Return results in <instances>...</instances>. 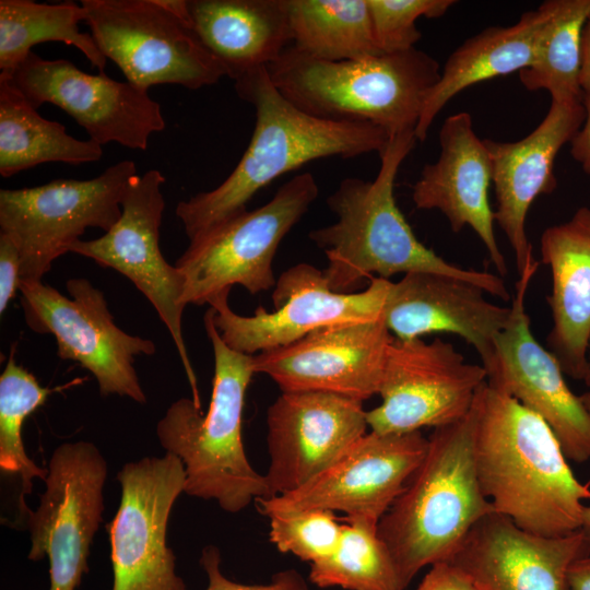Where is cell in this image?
Listing matches in <instances>:
<instances>
[{"instance_id": "17", "label": "cell", "mask_w": 590, "mask_h": 590, "mask_svg": "<svg viewBox=\"0 0 590 590\" xmlns=\"http://www.w3.org/2000/svg\"><path fill=\"white\" fill-rule=\"evenodd\" d=\"M428 438L421 430H370L299 488L255 502L264 516L303 509L341 511L345 519L379 522L423 461Z\"/></svg>"}, {"instance_id": "16", "label": "cell", "mask_w": 590, "mask_h": 590, "mask_svg": "<svg viewBox=\"0 0 590 590\" xmlns=\"http://www.w3.org/2000/svg\"><path fill=\"white\" fill-rule=\"evenodd\" d=\"M8 78L28 103H50L70 115L99 145L116 142L145 151L150 135L165 129L161 105L128 81L104 72L81 71L66 59H44L34 51Z\"/></svg>"}, {"instance_id": "27", "label": "cell", "mask_w": 590, "mask_h": 590, "mask_svg": "<svg viewBox=\"0 0 590 590\" xmlns=\"http://www.w3.org/2000/svg\"><path fill=\"white\" fill-rule=\"evenodd\" d=\"M547 16L543 2L536 10L521 14L507 27L492 26L467 39L447 59L440 76L427 95L414 130L423 142L442 107L467 87L530 67L538 39Z\"/></svg>"}, {"instance_id": "25", "label": "cell", "mask_w": 590, "mask_h": 590, "mask_svg": "<svg viewBox=\"0 0 590 590\" xmlns=\"http://www.w3.org/2000/svg\"><path fill=\"white\" fill-rule=\"evenodd\" d=\"M540 251L552 274L547 304L553 326L546 349L566 376L583 380L590 337V208L581 206L568 221L547 227Z\"/></svg>"}, {"instance_id": "38", "label": "cell", "mask_w": 590, "mask_h": 590, "mask_svg": "<svg viewBox=\"0 0 590 590\" xmlns=\"http://www.w3.org/2000/svg\"><path fill=\"white\" fill-rule=\"evenodd\" d=\"M415 590H479L472 579L449 560L429 567Z\"/></svg>"}, {"instance_id": "10", "label": "cell", "mask_w": 590, "mask_h": 590, "mask_svg": "<svg viewBox=\"0 0 590 590\" xmlns=\"http://www.w3.org/2000/svg\"><path fill=\"white\" fill-rule=\"evenodd\" d=\"M70 297L42 282H21V306L31 330L54 335L58 356L74 361L96 379L104 397L117 394L144 404L134 368L137 356H152L155 343L121 330L103 292L84 278L67 281Z\"/></svg>"}, {"instance_id": "33", "label": "cell", "mask_w": 590, "mask_h": 590, "mask_svg": "<svg viewBox=\"0 0 590 590\" xmlns=\"http://www.w3.org/2000/svg\"><path fill=\"white\" fill-rule=\"evenodd\" d=\"M12 347L0 376V469L5 474L21 477L22 492L19 512L27 505L25 494L33 489V480L45 481L47 469L38 467L27 455L22 438L25 418L43 405L52 391L42 387L35 376L19 365Z\"/></svg>"}, {"instance_id": "29", "label": "cell", "mask_w": 590, "mask_h": 590, "mask_svg": "<svg viewBox=\"0 0 590 590\" xmlns=\"http://www.w3.org/2000/svg\"><path fill=\"white\" fill-rule=\"evenodd\" d=\"M293 47L326 61L381 55L367 0H285Z\"/></svg>"}, {"instance_id": "26", "label": "cell", "mask_w": 590, "mask_h": 590, "mask_svg": "<svg viewBox=\"0 0 590 590\" xmlns=\"http://www.w3.org/2000/svg\"><path fill=\"white\" fill-rule=\"evenodd\" d=\"M192 28L234 81L288 47L285 0H187Z\"/></svg>"}, {"instance_id": "21", "label": "cell", "mask_w": 590, "mask_h": 590, "mask_svg": "<svg viewBox=\"0 0 590 590\" xmlns=\"http://www.w3.org/2000/svg\"><path fill=\"white\" fill-rule=\"evenodd\" d=\"M589 554L581 530L540 535L494 511L471 529L449 562L479 590H569L570 566Z\"/></svg>"}, {"instance_id": "42", "label": "cell", "mask_w": 590, "mask_h": 590, "mask_svg": "<svg viewBox=\"0 0 590 590\" xmlns=\"http://www.w3.org/2000/svg\"><path fill=\"white\" fill-rule=\"evenodd\" d=\"M590 542V504L586 505L582 514V524L580 529Z\"/></svg>"}, {"instance_id": "41", "label": "cell", "mask_w": 590, "mask_h": 590, "mask_svg": "<svg viewBox=\"0 0 590 590\" xmlns=\"http://www.w3.org/2000/svg\"><path fill=\"white\" fill-rule=\"evenodd\" d=\"M567 578L569 590H590V554L573 563Z\"/></svg>"}, {"instance_id": "37", "label": "cell", "mask_w": 590, "mask_h": 590, "mask_svg": "<svg viewBox=\"0 0 590 590\" xmlns=\"http://www.w3.org/2000/svg\"><path fill=\"white\" fill-rule=\"evenodd\" d=\"M21 257L15 243L0 233V314L20 287Z\"/></svg>"}, {"instance_id": "7", "label": "cell", "mask_w": 590, "mask_h": 590, "mask_svg": "<svg viewBox=\"0 0 590 590\" xmlns=\"http://www.w3.org/2000/svg\"><path fill=\"white\" fill-rule=\"evenodd\" d=\"M318 193L314 175L298 174L262 206L238 212L191 239L175 263L185 279L184 304H209L234 285L250 294L275 286L272 261L279 245Z\"/></svg>"}, {"instance_id": "2", "label": "cell", "mask_w": 590, "mask_h": 590, "mask_svg": "<svg viewBox=\"0 0 590 590\" xmlns=\"http://www.w3.org/2000/svg\"><path fill=\"white\" fill-rule=\"evenodd\" d=\"M235 91L253 106L255 129L221 185L177 204L176 215L189 240L246 210L252 197L278 177L319 158L380 155L390 140L385 130L368 122L322 119L300 110L273 85L267 67L235 80Z\"/></svg>"}, {"instance_id": "1", "label": "cell", "mask_w": 590, "mask_h": 590, "mask_svg": "<svg viewBox=\"0 0 590 590\" xmlns=\"http://www.w3.org/2000/svg\"><path fill=\"white\" fill-rule=\"evenodd\" d=\"M474 408L476 473L495 512L540 535L580 530L590 481L574 475L546 422L487 382Z\"/></svg>"}, {"instance_id": "40", "label": "cell", "mask_w": 590, "mask_h": 590, "mask_svg": "<svg viewBox=\"0 0 590 590\" xmlns=\"http://www.w3.org/2000/svg\"><path fill=\"white\" fill-rule=\"evenodd\" d=\"M579 84L583 96L590 97V15L581 33Z\"/></svg>"}, {"instance_id": "31", "label": "cell", "mask_w": 590, "mask_h": 590, "mask_svg": "<svg viewBox=\"0 0 590 590\" xmlns=\"http://www.w3.org/2000/svg\"><path fill=\"white\" fill-rule=\"evenodd\" d=\"M544 2L547 16L539 35L534 61L519 71L520 82L529 91H547L554 102H581V33L590 15V0Z\"/></svg>"}, {"instance_id": "5", "label": "cell", "mask_w": 590, "mask_h": 590, "mask_svg": "<svg viewBox=\"0 0 590 590\" xmlns=\"http://www.w3.org/2000/svg\"><path fill=\"white\" fill-rule=\"evenodd\" d=\"M204 328L214 355V376L205 414L193 399L174 401L156 425L161 446L178 457L186 472L185 493L216 500L231 514L268 498L266 476L250 464L244 448L241 420L253 355L231 349L221 338L210 308Z\"/></svg>"}, {"instance_id": "36", "label": "cell", "mask_w": 590, "mask_h": 590, "mask_svg": "<svg viewBox=\"0 0 590 590\" xmlns=\"http://www.w3.org/2000/svg\"><path fill=\"white\" fill-rule=\"evenodd\" d=\"M200 564L208 576L205 590H308L302 578L293 570L280 573L266 585L232 581L221 571V554L219 548L212 545L202 550Z\"/></svg>"}, {"instance_id": "24", "label": "cell", "mask_w": 590, "mask_h": 590, "mask_svg": "<svg viewBox=\"0 0 590 590\" xmlns=\"http://www.w3.org/2000/svg\"><path fill=\"white\" fill-rule=\"evenodd\" d=\"M440 154L426 164L412 187V200L418 210H439L453 233L471 227L484 244L488 258L500 275L507 264L494 231V211L488 190L492 162L467 111L449 116L439 131Z\"/></svg>"}, {"instance_id": "44", "label": "cell", "mask_w": 590, "mask_h": 590, "mask_svg": "<svg viewBox=\"0 0 590 590\" xmlns=\"http://www.w3.org/2000/svg\"><path fill=\"white\" fill-rule=\"evenodd\" d=\"M580 399H581L583 405L586 406V409L588 410V412L590 413V390L582 393L580 396Z\"/></svg>"}, {"instance_id": "11", "label": "cell", "mask_w": 590, "mask_h": 590, "mask_svg": "<svg viewBox=\"0 0 590 590\" xmlns=\"http://www.w3.org/2000/svg\"><path fill=\"white\" fill-rule=\"evenodd\" d=\"M107 462L90 441L59 445L36 510L17 514L30 531L28 559H49V590H76L87 571L93 538L103 521Z\"/></svg>"}, {"instance_id": "6", "label": "cell", "mask_w": 590, "mask_h": 590, "mask_svg": "<svg viewBox=\"0 0 590 590\" xmlns=\"http://www.w3.org/2000/svg\"><path fill=\"white\" fill-rule=\"evenodd\" d=\"M267 71L279 92L300 110L322 119L368 122L390 138L415 130L440 76L439 63L416 47L326 61L288 46Z\"/></svg>"}, {"instance_id": "28", "label": "cell", "mask_w": 590, "mask_h": 590, "mask_svg": "<svg viewBox=\"0 0 590 590\" xmlns=\"http://www.w3.org/2000/svg\"><path fill=\"white\" fill-rule=\"evenodd\" d=\"M103 156L102 145L70 135L58 121L42 117L23 94L0 75V175L11 177L44 163L80 165Z\"/></svg>"}, {"instance_id": "34", "label": "cell", "mask_w": 590, "mask_h": 590, "mask_svg": "<svg viewBox=\"0 0 590 590\" xmlns=\"http://www.w3.org/2000/svg\"><path fill=\"white\" fill-rule=\"evenodd\" d=\"M268 518L271 543L280 552L294 554L310 564L331 555L341 539L342 524L329 510L275 512Z\"/></svg>"}, {"instance_id": "3", "label": "cell", "mask_w": 590, "mask_h": 590, "mask_svg": "<svg viewBox=\"0 0 590 590\" xmlns=\"http://www.w3.org/2000/svg\"><path fill=\"white\" fill-rule=\"evenodd\" d=\"M416 141L414 131L391 137L379 155L380 167L373 181L346 177L327 198V205L338 220L310 231L309 238L326 253L328 266L323 274L330 290L352 293L371 274L388 280L401 272H434L469 281L509 300L499 275L446 261L416 238L398 208L393 194L396 177Z\"/></svg>"}, {"instance_id": "20", "label": "cell", "mask_w": 590, "mask_h": 590, "mask_svg": "<svg viewBox=\"0 0 590 590\" xmlns=\"http://www.w3.org/2000/svg\"><path fill=\"white\" fill-rule=\"evenodd\" d=\"M392 339L384 317L323 327L253 355V370L269 376L282 392L322 391L364 402L379 392Z\"/></svg>"}, {"instance_id": "18", "label": "cell", "mask_w": 590, "mask_h": 590, "mask_svg": "<svg viewBox=\"0 0 590 590\" xmlns=\"http://www.w3.org/2000/svg\"><path fill=\"white\" fill-rule=\"evenodd\" d=\"M539 261L529 262L516 283L505 328L494 342V356L484 367L487 385L531 410L552 428L568 460H590V413L565 380L555 356L534 338L526 296Z\"/></svg>"}, {"instance_id": "19", "label": "cell", "mask_w": 590, "mask_h": 590, "mask_svg": "<svg viewBox=\"0 0 590 590\" xmlns=\"http://www.w3.org/2000/svg\"><path fill=\"white\" fill-rule=\"evenodd\" d=\"M363 403L322 391L282 392L267 411L269 497L305 485L365 435Z\"/></svg>"}, {"instance_id": "14", "label": "cell", "mask_w": 590, "mask_h": 590, "mask_svg": "<svg viewBox=\"0 0 590 590\" xmlns=\"http://www.w3.org/2000/svg\"><path fill=\"white\" fill-rule=\"evenodd\" d=\"M486 380L482 364L467 362L449 342L393 337L378 392L381 403L366 411L368 427L403 434L457 423L471 412Z\"/></svg>"}, {"instance_id": "13", "label": "cell", "mask_w": 590, "mask_h": 590, "mask_svg": "<svg viewBox=\"0 0 590 590\" xmlns=\"http://www.w3.org/2000/svg\"><path fill=\"white\" fill-rule=\"evenodd\" d=\"M164 175L150 169L133 176L122 197L121 215L101 237L76 240L69 249L111 268L126 278L148 298L166 326L192 389V399L200 405L197 377L182 334L185 279L170 266L160 248L165 200Z\"/></svg>"}, {"instance_id": "32", "label": "cell", "mask_w": 590, "mask_h": 590, "mask_svg": "<svg viewBox=\"0 0 590 590\" xmlns=\"http://www.w3.org/2000/svg\"><path fill=\"white\" fill-rule=\"evenodd\" d=\"M344 520L334 552L311 564V582L321 588L401 590L390 554L378 534V522Z\"/></svg>"}, {"instance_id": "23", "label": "cell", "mask_w": 590, "mask_h": 590, "mask_svg": "<svg viewBox=\"0 0 590 590\" xmlns=\"http://www.w3.org/2000/svg\"><path fill=\"white\" fill-rule=\"evenodd\" d=\"M482 287L434 272H410L390 282L384 306L385 323L401 341L446 332L461 337L486 367L494 342L509 320L510 307L486 299Z\"/></svg>"}, {"instance_id": "39", "label": "cell", "mask_w": 590, "mask_h": 590, "mask_svg": "<svg viewBox=\"0 0 590 590\" xmlns=\"http://www.w3.org/2000/svg\"><path fill=\"white\" fill-rule=\"evenodd\" d=\"M582 104L586 118L582 127L570 142V154L580 164L582 170L590 175V97L583 96Z\"/></svg>"}, {"instance_id": "30", "label": "cell", "mask_w": 590, "mask_h": 590, "mask_svg": "<svg viewBox=\"0 0 590 590\" xmlns=\"http://www.w3.org/2000/svg\"><path fill=\"white\" fill-rule=\"evenodd\" d=\"M82 21H85L84 9L74 2L0 0V74H11L35 45L45 42L74 46L93 67L104 72L107 59L92 35L80 31Z\"/></svg>"}, {"instance_id": "4", "label": "cell", "mask_w": 590, "mask_h": 590, "mask_svg": "<svg viewBox=\"0 0 590 590\" xmlns=\"http://www.w3.org/2000/svg\"><path fill=\"white\" fill-rule=\"evenodd\" d=\"M475 408L461 421L434 428L425 457L378 522L404 590L424 567L446 562L494 508L475 465Z\"/></svg>"}, {"instance_id": "9", "label": "cell", "mask_w": 590, "mask_h": 590, "mask_svg": "<svg viewBox=\"0 0 590 590\" xmlns=\"http://www.w3.org/2000/svg\"><path fill=\"white\" fill-rule=\"evenodd\" d=\"M137 165L125 160L91 179H54L45 185L0 190V233L16 245L21 282H42L52 262L69 252L86 228L108 232Z\"/></svg>"}, {"instance_id": "8", "label": "cell", "mask_w": 590, "mask_h": 590, "mask_svg": "<svg viewBox=\"0 0 590 590\" xmlns=\"http://www.w3.org/2000/svg\"><path fill=\"white\" fill-rule=\"evenodd\" d=\"M81 4L101 52L129 83L144 91L158 84L198 90L227 76L191 21L164 0H82Z\"/></svg>"}, {"instance_id": "43", "label": "cell", "mask_w": 590, "mask_h": 590, "mask_svg": "<svg viewBox=\"0 0 590 590\" xmlns=\"http://www.w3.org/2000/svg\"><path fill=\"white\" fill-rule=\"evenodd\" d=\"M585 384L590 388V337L588 342V351H587V369L583 380Z\"/></svg>"}, {"instance_id": "15", "label": "cell", "mask_w": 590, "mask_h": 590, "mask_svg": "<svg viewBox=\"0 0 590 590\" xmlns=\"http://www.w3.org/2000/svg\"><path fill=\"white\" fill-rule=\"evenodd\" d=\"M121 499L107 526L113 590H186L166 544L173 506L185 491L182 461L173 453L123 464L117 473Z\"/></svg>"}, {"instance_id": "22", "label": "cell", "mask_w": 590, "mask_h": 590, "mask_svg": "<svg viewBox=\"0 0 590 590\" xmlns=\"http://www.w3.org/2000/svg\"><path fill=\"white\" fill-rule=\"evenodd\" d=\"M582 101L554 102L541 123L516 142L485 139L492 162L497 209L494 217L506 235L519 273L534 260L526 233V219L533 201L555 190L554 162L585 122Z\"/></svg>"}, {"instance_id": "12", "label": "cell", "mask_w": 590, "mask_h": 590, "mask_svg": "<svg viewBox=\"0 0 590 590\" xmlns=\"http://www.w3.org/2000/svg\"><path fill=\"white\" fill-rule=\"evenodd\" d=\"M359 293L330 290L323 271L298 263L276 280L274 310L258 307L253 316H241L228 305L229 292L209 302L213 322L222 340L233 350L253 355L296 342L323 327L366 322L384 317L390 281L370 278Z\"/></svg>"}, {"instance_id": "35", "label": "cell", "mask_w": 590, "mask_h": 590, "mask_svg": "<svg viewBox=\"0 0 590 590\" xmlns=\"http://www.w3.org/2000/svg\"><path fill=\"white\" fill-rule=\"evenodd\" d=\"M452 0H367L376 43L382 54L412 49L421 39L416 20L442 16Z\"/></svg>"}]
</instances>
